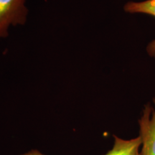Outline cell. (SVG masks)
I'll return each mask as SVG.
<instances>
[{"label":"cell","instance_id":"cell-1","mask_svg":"<svg viewBox=\"0 0 155 155\" xmlns=\"http://www.w3.org/2000/svg\"><path fill=\"white\" fill-rule=\"evenodd\" d=\"M26 0H0V38L8 36L10 26L24 25L27 21L28 9Z\"/></svg>","mask_w":155,"mask_h":155},{"label":"cell","instance_id":"cell-2","mask_svg":"<svg viewBox=\"0 0 155 155\" xmlns=\"http://www.w3.org/2000/svg\"><path fill=\"white\" fill-rule=\"evenodd\" d=\"M141 155H155V98L144 106L139 119Z\"/></svg>","mask_w":155,"mask_h":155},{"label":"cell","instance_id":"cell-3","mask_svg":"<svg viewBox=\"0 0 155 155\" xmlns=\"http://www.w3.org/2000/svg\"><path fill=\"white\" fill-rule=\"evenodd\" d=\"M124 10L129 14H143L155 17V0L128 2L124 6ZM147 52L151 57L155 58V40L148 44Z\"/></svg>","mask_w":155,"mask_h":155},{"label":"cell","instance_id":"cell-4","mask_svg":"<svg viewBox=\"0 0 155 155\" xmlns=\"http://www.w3.org/2000/svg\"><path fill=\"white\" fill-rule=\"evenodd\" d=\"M141 137L126 140L114 136V146L111 150L104 155H141Z\"/></svg>","mask_w":155,"mask_h":155},{"label":"cell","instance_id":"cell-5","mask_svg":"<svg viewBox=\"0 0 155 155\" xmlns=\"http://www.w3.org/2000/svg\"><path fill=\"white\" fill-rule=\"evenodd\" d=\"M21 155H45V154H42L41 152H40L38 150H33L30 151V152L28 153H25V154H21Z\"/></svg>","mask_w":155,"mask_h":155}]
</instances>
